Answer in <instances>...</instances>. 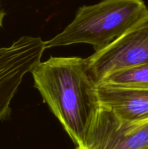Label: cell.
<instances>
[{"label": "cell", "mask_w": 148, "mask_h": 149, "mask_svg": "<svg viewBox=\"0 0 148 149\" xmlns=\"http://www.w3.org/2000/svg\"><path fill=\"white\" fill-rule=\"evenodd\" d=\"M46 49L40 37L22 36L0 47V121L10 114V103L23 78L41 62Z\"/></svg>", "instance_id": "obj_4"}, {"label": "cell", "mask_w": 148, "mask_h": 149, "mask_svg": "<svg viewBox=\"0 0 148 149\" xmlns=\"http://www.w3.org/2000/svg\"><path fill=\"white\" fill-rule=\"evenodd\" d=\"M97 93L100 106L119 119L130 122L148 119V89L99 83Z\"/></svg>", "instance_id": "obj_6"}, {"label": "cell", "mask_w": 148, "mask_h": 149, "mask_svg": "<svg viewBox=\"0 0 148 149\" xmlns=\"http://www.w3.org/2000/svg\"><path fill=\"white\" fill-rule=\"evenodd\" d=\"M4 15H5V13L1 10V7H0V27H1L3 25V20H4Z\"/></svg>", "instance_id": "obj_8"}, {"label": "cell", "mask_w": 148, "mask_h": 149, "mask_svg": "<svg viewBox=\"0 0 148 149\" xmlns=\"http://www.w3.org/2000/svg\"><path fill=\"white\" fill-rule=\"evenodd\" d=\"M147 10L144 0H103L82 6L61 33L44 42L45 47L85 43L100 51L126 32Z\"/></svg>", "instance_id": "obj_2"}, {"label": "cell", "mask_w": 148, "mask_h": 149, "mask_svg": "<svg viewBox=\"0 0 148 149\" xmlns=\"http://www.w3.org/2000/svg\"><path fill=\"white\" fill-rule=\"evenodd\" d=\"M86 60L97 84L115 71L148 64V9L121 36Z\"/></svg>", "instance_id": "obj_3"}, {"label": "cell", "mask_w": 148, "mask_h": 149, "mask_svg": "<svg viewBox=\"0 0 148 149\" xmlns=\"http://www.w3.org/2000/svg\"><path fill=\"white\" fill-rule=\"evenodd\" d=\"M75 149H148V119L126 122L100 106Z\"/></svg>", "instance_id": "obj_5"}, {"label": "cell", "mask_w": 148, "mask_h": 149, "mask_svg": "<svg viewBox=\"0 0 148 149\" xmlns=\"http://www.w3.org/2000/svg\"><path fill=\"white\" fill-rule=\"evenodd\" d=\"M100 83L120 87L148 89V64L115 71L106 76Z\"/></svg>", "instance_id": "obj_7"}, {"label": "cell", "mask_w": 148, "mask_h": 149, "mask_svg": "<svg viewBox=\"0 0 148 149\" xmlns=\"http://www.w3.org/2000/svg\"><path fill=\"white\" fill-rule=\"evenodd\" d=\"M34 87L77 146L100 107L86 58L51 57L31 71Z\"/></svg>", "instance_id": "obj_1"}]
</instances>
